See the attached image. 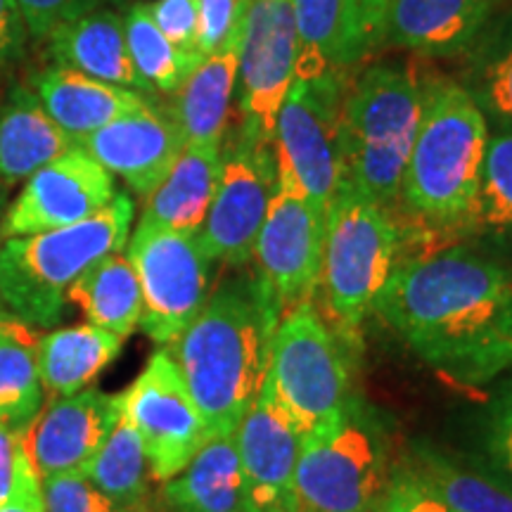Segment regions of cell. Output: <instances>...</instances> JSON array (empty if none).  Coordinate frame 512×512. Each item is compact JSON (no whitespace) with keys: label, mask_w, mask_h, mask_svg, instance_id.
Instances as JSON below:
<instances>
[{"label":"cell","mask_w":512,"mask_h":512,"mask_svg":"<svg viewBox=\"0 0 512 512\" xmlns=\"http://www.w3.org/2000/svg\"><path fill=\"white\" fill-rule=\"evenodd\" d=\"M147 5L159 31L181 53L204 60L197 48V0H155Z\"/></svg>","instance_id":"cell-40"},{"label":"cell","mask_w":512,"mask_h":512,"mask_svg":"<svg viewBox=\"0 0 512 512\" xmlns=\"http://www.w3.org/2000/svg\"><path fill=\"white\" fill-rule=\"evenodd\" d=\"M347 351L313 299L292 306L275 323L264 387L304 437L347 408Z\"/></svg>","instance_id":"cell-8"},{"label":"cell","mask_w":512,"mask_h":512,"mask_svg":"<svg viewBox=\"0 0 512 512\" xmlns=\"http://www.w3.org/2000/svg\"><path fill=\"white\" fill-rule=\"evenodd\" d=\"M223 166V147H185L162 183L145 197L138 228L200 233Z\"/></svg>","instance_id":"cell-24"},{"label":"cell","mask_w":512,"mask_h":512,"mask_svg":"<svg viewBox=\"0 0 512 512\" xmlns=\"http://www.w3.org/2000/svg\"><path fill=\"white\" fill-rule=\"evenodd\" d=\"M356 3V17H358V29H361L363 46L370 55L375 48H380V36H382V19L384 10H387L389 0H354Z\"/></svg>","instance_id":"cell-44"},{"label":"cell","mask_w":512,"mask_h":512,"mask_svg":"<svg viewBox=\"0 0 512 512\" xmlns=\"http://www.w3.org/2000/svg\"><path fill=\"white\" fill-rule=\"evenodd\" d=\"M278 190L275 140L242 124L223 150L219 188L200 235L204 254L214 264L242 268L252 261L256 235Z\"/></svg>","instance_id":"cell-10"},{"label":"cell","mask_w":512,"mask_h":512,"mask_svg":"<svg viewBox=\"0 0 512 512\" xmlns=\"http://www.w3.org/2000/svg\"><path fill=\"white\" fill-rule=\"evenodd\" d=\"M43 46L50 64H60L114 86L152 93L128 55L124 15L112 8L93 10L62 24L43 41Z\"/></svg>","instance_id":"cell-21"},{"label":"cell","mask_w":512,"mask_h":512,"mask_svg":"<svg viewBox=\"0 0 512 512\" xmlns=\"http://www.w3.org/2000/svg\"><path fill=\"white\" fill-rule=\"evenodd\" d=\"M126 256L143 290L138 328L152 342L169 347L195 320L211 294V266L200 235L136 228Z\"/></svg>","instance_id":"cell-11"},{"label":"cell","mask_w":512,"mask_h":512,"mask_svg":"<svg viewBox=\"0 0 512 512\" xmlns=\"http://www.w3.org/2000/svg\"><path fill=\"white\" fill-rule=\"evenodd\" d=\"M408 460L460 512H512V491L470 458L458 460L430 444H415Z\"/></svg>","instance_id":"cell-32"},{"label":"cell","mask_w":512,"mask_h":512,"mask_svg":"<svg viewBox=\"0 0 512 512\" xmlns=\"http://www.w3.org/2000/svg\"><path fill=\"white\" fill-rule=\"evenodd\" d=\"M373 512H460L411 460H396Z\"/></svg>","instance_id":"cell-36"},{"label":"cell","mask_w":512,"mask_h":512,"mask_svg":"<svg viewBox=\"0 0 512 512\" xmlns=\"http://www.w3.org/2000/svg\"><path fill=\"white\" fill-rule=\"evenodd\" d=\"M29 43V29L17 0H0V76L22 64Z\"/></svg>","instance_id":"cell-41"},{"label":"cell","mask_w":512,"mask_h":512,"mask_svg":"<svg viewBox=\"0 0 512 512\" xmlns=\"http://www.w3.org/2000/svg\"><path fill=\"white\" fill-rule=\"evenodd\" d=\"M136 207L126 192L74 226L8 238L0 245V302L31 328L50 330L67 311V290L102 256L121 252Z\"/></svg>","instance_id":"cell-5"},{"label":"cell","mask_w":512,"mask_h":512,"mask_svg":"<svg viewBox=\"0 0 512 512\" xmlns=\"http://www.w3.org/2000/svg\"><path fill=\"white\" fill-rule=\"evenodd\" d=\"M304 434L266 387L235 430L245 512H299L297 465Z\"/></svg>","instance_id":"cell-16"},{"label":"cell","mask_w":512,"mask_h":512,"mask_svg":"<svg viewBox=\"0 0 512 512\" xmlns=\"http://www.w3.org/2000/svg\"><path fill=\"white\" fill-rule=\"evenodd\" d=\"M110 3H119V0H17L27 22L29 38L34 43H43L62 24L93 10L107 8Z\"/></svg>","instance_id":"cell-39"},{"label":"cell","mask_w":512,"mask_h":512,"mask_svg":"<svg viewBox=\"0 0 512 512\" xmlns=\"http://www.w3.org/2000/svg\"><path fill=\"white\" fill-rule=\"evenodd\" d=\"M401 254L396 219L347 181L339 185L325 221L320 311L344 344L361 347L363 320L392 278Z\"/></svg>","instance_id":"cell-6"},{"label":"cell","mask_w":512,"mask_h":512,"mask_svg":"<svg viewBox=\"0 0 512 512\" xmlns=\"http://www.w3.org/2000/svg\"><path fill=\"white\" fill-rule=\"evenodd\" d=\"M36 328L10 316L0 325V422L22 434L43 408Z\"/></svg>","instance_id":"cell-30"},{"label":"cell","mask_w":512,"mask_h":512,"mask_svg":"<svg viewBox=\"0 0 512 512\" xmlns=\"http://www.w3.org/2000/svg\"><path fill=\"white\" fill-rule=\"evenodd\" d=\"M392 475L389 437L366 401L306 434L299 451V512H373Z\"/></svg>","instance_id":"cell-7"},{"label":"cell","mask_w":512,"mask_h":512,"mask_svg":"<svg viewBox=\"0 0 512 512\" xmlns=\"http://www.w3.org/2000/svg\"><path fill=\"white\" fill-rule=\"evenodd\" d=\"M124 413V392L86 387L53 399L24 432L31 465L41 479L86 470Z\"/></svg>","instance_id":"cell-17"},{"label":"cell","mask_w":512,"mask_h":512,"mask_svg":"<svg viewBox=\"0 0 512 512\" xmlns=\"http://www.w3.org/2000/svg\"><path fill=\"white\" fill-rule=\"evenodd\" d=\"M498 0H389L380 46L420 55H463L494 15Z\"/></svg>","instance_id":"cell-19"},{"label":"cell","mask_w":512,"mask_h":512,"mask_svg":"<svg viewBox=\"0 0 512 512\" xmlns=\"http://www.w3.org/2000/svg\"><path fill=\"white\" fill-rule=\"evenodd\" d=\"M463 55L460 86L475 100L491 131H512V10L491 17Z\"/></svg>","instance_id":"cell-29"},{"label":"cell","mask_w":512,"mask_h":512,"mask_svg":"<svg viewBox=\"0 0 512 512\" xmlns=\"http://www.w3.org/2000/svg\"><path fill=\"white\" fill-rule=\"evenodd\" d=\"M124 339L95 325L48 332L38 342V370L43 392L62 399L86 389L121 354Z\"/></svg>","instance_id":"cell-27"},{"label":"cell","mask_w":512,"mask_h":512,"mask_svg":"<svg viewBox=\"0 0 512 512\" xmlns=\"http://www.w3.org/2000/svg\"><path fill=\"white\" fill-rule=\"evenodd\" d=\"M242 34L221 53L207 57L183 86L171 93L174 98L166 112L174 119L185 147H223L226 143L230 102L238 86Z\"/></svg>","instance_id":"cell-22"},{"label":"cell","mask_w":512,"mask_h":512,"mask_svg":"<svg viewBox=\"0 0 512 512\" xmlns=\"http://www.w3.org/2000/svg\"><path fill=\"white\" fill-rule=\"evenodd\" d=\"M465 238L512 240V131H491Z\"/></svg>","instance_id":"cell-33"},{"label":"cell","mask_w":512,"mask_h":512,"mask_svg":"<svg viewBox=\"0 0 512 512\" xmlns=\"http://www.w3.org/2000/svg\"><path fill=\"white\" fill-rule=\"evenodd\" d=\"M278 320L254 275L233 278L209 294L183 335L166 347L209 437H233L252 408L264 387Z\"/></svg>","instance_id":"cell-2"},{"label":"cell","mask_w":512,"mask_h":512,"mask_svg":"<svg viewBox=\"0 0 512 512\" xmlns=\"http://www.w3.org/2000/svg\"><path fill=\"white\" fill-rule=\"evenodd\" d=\"M124 413L143 441L155 482L176 477L211 439L181 370L162 347L124 392Z\"/></svg>","instance_id":"cell-13"},{"label":"cell","mask_w":512,"mask_h":512,"mask_svg":"<svg viewBox=\"0 0 512 512\" xmlns=\"http://www.w3.org/2000/svg\"><path fill=\"white\" fill-rule=\"evenodd\" d=\"M29 86L55 124L76 143L155 102L152 93L114 86L50 62L29 76Z\"/></svg>","instance_id":"cell-20"},{"label":"cell","mask_w":512,"mask_h":512,"mask_svg":"<svg viewBox=\"0 0 512 512\" xmlns=\"http://www.w3.org/2000/svg\"><path fill=\"white\" fill-rule=\"evenodd\" d=\"M46 512H124L107 501L81 472L41 479Z\"/></svg>","instance_id":"cell-38"},{"label":"cell","mask_w":512,"mask_h":512,"mask_svg":"<svg viewBox=\"0 0 512 512\" xmlns=\"http://www.w3.org/2000/svg\"><path fill=\"white\" fill-rule=\"evenodd\" d=\"M114 195L117 188L110 171L76 147L27 178L5 211L3 238L74 226L105 209Z\"/></svg>","instance_id":"cell-15"},{"label":"cell","mask_w":512,"mask_h":512,"mask_svg":"<svg viewBox=\"0 0 512 512\" xmlns=\"http://www.w3.org/2000/svg\"><path fill=\"white\" fill-rule=\"evenodd\" d=\"M297 76L349 74L366 57L354 0H292Z\"/></svg>","instance_id":"cell-25"},{"label":"cell","mask_w":512,"mask_h":512,"mask_svg":"<svg viewBox=\"0 0 512 512\" xmlns=\"http://www.w3.org/2000/svg\"><path fill=\"white\" fill-rule=\"evenodd\" d=\"M325 221L328 214L304 195L287 171L278 169V190L268 204L252 256L256 285L278 316L316 297Z\"/></svg>","instance_id":"cell-12"},{"label":"cell","mask_w":512,"mask_h":512,"mask_svg":"<svg viewBox=\"0 0 512 512\" xmlns=\"http://www.w3.org/2000/svg\"><path fill=\"white\" fill-rule=\"evenodd\" d=\"M299 38L292 0H252L240 48L242 124L275 140V121L297 76Z\"/></svg>","instance_id":"cell-14"},{"label":"cell","mask_w":512,"mask_h":512,"mask_svg":"<svg viewBox=\"0 0 512 512\" xmlns=\"http://www.w3.org/2000/svg\"><path fill=\"white\" fill-rule=\"evenodd\" d=\"M5 200H8V188L0 183V240H3V219H5Z\"/></svg>","instance_id":"cell-45"},{"label":"cell","mask_w":512,"mask_h":512,"mask_svg":"<svg viewBox=\"0 0 512 512\" xmlns=\"http://www.w3.org/2000/svg\"><path fill=\"white\" fill-rule=\"evenodd\" d=\"M67 302L79 306L95 328L114 332L121 339L133 335L143 316V290L124 249L86 268L69 285Z\"/></svg>","instance_id":"cell-28"},{"label":"cell","mask_w":512,"mask_h":512,"mask_svg":"<svg viewBox=\"0 0 512 512\" xmlns=\"http://www.w3.org/2000/svg\"><path fill=\"white\" fill-rule=\"evenodd\" d=\"M422 88L425 74L415 62L373 64L344 86V181L389 214L401 202V183L420 126Z\"/></svg>","instance_id":"cell-4"},{"label":"cell","mask_w":512,"mask_h":512,"mask_svg":"<svg viewBox=\"0 0 512 512\" xmlns=\"http://www.w3.org/2000/svg\"><path fill=\"white\" fill-rule=\"evenodd\" d=\"M347 74L294 76L275 121V157L316 207L328 214L344 181L342 100Z\"/></svg>","instance_id":"cell-9"},{"label":"cell","mask_w":512,"mask_h":512,"mask_svg":"<svg viewBox=\"0 0 512 512\" xmlns=\"http://www.w3.org/2000/svg\"><path fill=\"white\" fill-rule=\"evenodd\" d=\"M72 150L76 140L55 124L29 83H12L0 100V183L24 181Z\"/></svg>","instance_id":"cell-23"},{"label":"cell","mask_w":512,"mask_h":512,"mask_svg":"<svg viewBox=\"0 0 512 512\" xmlns=\"http://www.w3.org/2000/svg\"><path fill=\"white\" fill-rule=\"evenodd\" d=\"M24 439L22 434L12 432L5 422H0V505L10 498L12 479H15V467L19 448H22Z\"/></svg>","instance_id":"cell-43"},{"label":"cell","mask_w":512,"mask_h":512,"mask_svg":"<svg viewBox=\"0 0 512 512\" xmlns=\"http://www.w3.org/2000/svg\"><path fill=\"white\" fill-rule=\"evenodd\" d=\"M479 453L470 458L512 491V377L498 384L479 415Z\"/></svg>","instance_id":"cell-35"},{"label":"cell","mask_w":512,"mask_h":512,"mask_svg":"<svg viewBox=\"0 0 512 512\" xmlns=\"http://www.w3.org/2000/svg\"><path fill=\"white\" fill-rule=\"evenodd\" d=\"M252 0H197V48L204 60L245 31Z\"/></svg>","instance_id":"cell-37"},{"label":"cell","mask_w":512,"mask_h":512,"mask_svg":"<svg viewBox=\"0 0 512 512\" xmlns=\"http://www.w3.org/2000/svg\"><path fill=\"white\" fill-rule=\"evenodd\" d=\"M373 313L458 387L512 368V268L463 242L401 259Z\"/></svg>","instance_id":"cell-1"},{"label":"cell","mask_w":512,"mask_h":512,"mask_svg":"<svg viewBox=\"0 0 512 512\" xmlns=\"http://www.w3.org/2000/svg\"><path fill=\"white\" fill-rule=\"evenodd\" d=\"M0 512H46V505H43L41 477L36 475L24 444L19 448L10 498L0 505Z\"/></svg>","instance_id":"cell-42"},{"label":"cell","mask_w":512,"mask_h":512,"mask_svg":"<svg viewBox=\"0 0 512 512\" xmlns=\"http://www.w3.org/2000/svg\"><path fill=\"white\" fill-rule=\"evenodd\" d=\"M491 128L460 81L427 76L422 114L392 216L401 230L425 233L439 245L463 242Z\"/></svg>","instance_id":"cell-3"},{"label":"cell","mask_w":512,"mask_h":512,"mask_svg":"<svg viewBox=\"0 0 512 512\" xmlns=\"http://www.w3.org/2000/svg\"><path fill=\"white\" fill-rule=\"evenodd\" d=\"M83 477L124 512H147L150 501V465L143 441L133 422L121 413V418L110 432Z\"/></svg>","instance_id":"cell-31"},{"label":"cell","mask_w":512,"mask_h":512,"mask_svg":"<svg viewBox=\"0 0 512 512\" xmlns=\"http://www.w3.org/2000/svg\"><path fill=\"white\" fill-rule=\"evenodd\" d=\"M124 34L133 67H136V72L143 76L152 91L176 93L185 83V79L204 62L181 53L159 31L147 3H133L126 10Z\"/></svg>","instance_id":"cell-34"},{"label":"cell","mask_w":512,"mask_h":512,"mask_svg":"<svg viewBox=\"0 0 512 512\" xmlns=\"http://www.w3.org/2000/svg\"><path fill=\"white\" fill-rule=\"evenodd\" d=\"M12 316V313L8 311V309H5V306H3V302H0V325H3L5 323V320H8Z\"/></svg>","instance_id":"cell-46"},{"label":"cell","mask_w":512,"mask_h":512,"mask_svg":"<svg viewBox=\"0 0 512 512\" xmlns=\"http://www.w3.org/2000/svg\"><path fill=\"white\" fill-rule=\"evenodd\" d=\"M162 501L169 512H245L235 434L211 437L176 477L164 482Z\"/></svg>","instance_id":"cell-26"},{"label":"cell","mask_w":512,"mask_h":512,"mask_svg":"<svg viewBox=\"0 0 512 512\" xmlns=\"http://www.w3.org/2000/svg\"><path fill=\"white\" fill-rule=\"evenodd\" d=\"M79 150L105 166L138 197L150 195L164 181L185 150L181 133L166 107L152 105L98 128L76 143Z\"/></svg>","instance_id":"cell-18"}]
</instances>
